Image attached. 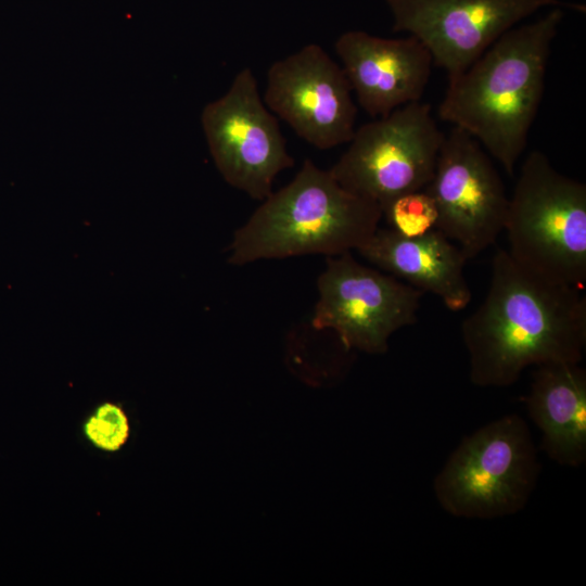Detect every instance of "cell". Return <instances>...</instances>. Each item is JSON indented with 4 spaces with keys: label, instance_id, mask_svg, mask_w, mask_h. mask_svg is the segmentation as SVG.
Instances as JSON below:
<instances>
[{
    "label": "cell",
    "instance_id": "6da1fadb",
    "mask_svg": "<svg viewBox=\"0 0 586 586\" xmlns=\"http://www.w3.org/2000/svg\"><path fill=\"white\" fill-rule=\"evenodd\" d=\"M488 291L461 323L470 381L505 387L530 366L579 364L586 346V297L518 264L498 249Z\"/></svg>",
    "mask_w": 586,
    "mask_h": 586
},
{
    "label": "cell",
    "instance_id": "7a4b0ae2",
    "mask_svg": "<svg viewBox=\"0 0 586 586\" xmlns=\"http://www.w3.org/2000/svg\"><path fill=\"white\" fill-rule=\"evenodd\" d=\"M552 8L501 35L466 71L448 78L438 117L472 136L510 176L545 89L551 44L563 18Z\"/></svg>",
    "mask_w": 586,
    "mask_h": 586
},
{
    "label": "cell",
    "instance_id": "3957f363",
    "mask_svg": "<svg viewBox=\"0 0 586 586\" xmlns=\"http://www.w3.org/2000/svg\"><path fill=\"white\" fill-rule=\"evenodd\" d=\"M381 218L377 203L346 190L330 169L307 158L294 178L263 200L234 231L228 263L244 266L260 259L357 251Z\"/></svg>",
    "mask_w": 586,
    "mask_h": 586
},
{
    "label": "cell",
    "instance_id": "277c9868",
    "mask_svg": "<svg viewBox=\"0 0 586 586\" xmlns=\"http://www.w3.org/2000/svg\"><path fill=\"white\" fill-rule=\"evenodd\" d=\"M504 231L510 256L551 281L586 280V186L559 173L540 151L524 160Z\"/></svg>",
    "mask_w": 586,
    "mask_h": 586
},
{
    "label": "cell",
    "instance_id": "5b68a950",
    "mask_svg": "<svg viewBox=\"0 0 586 586\" xmlns=\"http://www.w3.org/2000/svg\"><path fill=\"white\" fill-rule=\"evenodd\" d=\"M539 473L530 428L513 413L466 436L436 474L433 491L454 517L502 518L526 506Z\"/></svg>",
    "mask_w": 586,
    "mask_h": 586
},
{
    "label": "cell",
    "instance_id": "8992f818",
    "mask_svg": "<svg viewBox=\"0 0 586 586\" xmlns=\"http://www.w3.org/2000/svg\"><path fill=\"white\" fill-rule=\"evenodd\" d=\"M444 139L431 105L411 102L356 128L330 171L346 190L382 208L429 184Z\"/></svg>",
    "mask_w": 586,
    "mask_h": 586
},
{
    "label": "cell",
    "instance_id": "52a82bcc",
    "mask_svg": "<svg viewBox=\"0 0 586 586\" xmlns=\"http://www.w3.org/2000/svg\"><path fill=\"white\" fill-rule=\"evenodd\" d=\"M311 324L333 330L347 349L384 354L391 336L418 320L423 292L378 269L351 252L327 256L317 279Z\"/></svg>",
    "mask_w": 586,
    "mask_h": 586
},
{
    "label": "cell",
    "instance_id": "ba28073f",
    "mask_svg": "<svg viewBox=\"0 0 586 586\" xmlns=\"http://www.w3.org/2000/svg\"><path fill=\"white\" fill-rule=\"evenodd\" d=\"M201 124L224 180L254 200L269 196L276 177L294 165L250 67L235 74L224 95L205 105Z\"/></svg>",
    "mask_w": 586,
    "mask_h": 586
},
{
    "label": "cell",
    "instance_id": "9c48e42d",
    "mask_svg": "<svg viewBox=\"0 0 586 586\" xmlns=\"http://www.w3.org/2000/svg\"><path fill=\"white\" fill-rule=\"evenodd\" d=\"M438 213L436 228L469 260L504 231L509 196L484 148L453 127L442 143L434 174L424 188Z\"/></svg>",
    "mask_w": 586,
    "mask_h": 586
},
{
    "label": "cell",
    "instance_id": "30bf717a",
    "mask_svg": "<svg viewBox=\"0 0 586 586\" xmlns=\"http://www.w3.org/2000/svg\"><path fill=\"white\" fill-rule=\"evenodd\" d=\"M393 31H406L448 78L461 74L501 35L543 8L585 11L560 0H385Z\"/></svg>",
    "mask_w": 586,
    "mask_h": 586
},
{
    "label": "cell",
    "instance_id": "8fae6325",
    "mask_svg": "<svg viewBox=\"0 0 586 586\" xmlns=\"http://www.w3.org/2000/svg\"><path fill=\"white\" fill-rule=\"evenodd\" d=\"M342 68L316 43L273 62L263 101L308 144L328 150L348 143L357 107Z\"/></svg>",
    "mask_w": 586,
    "mask_h": 586
},
{
    "label": "cell",
    "instance_id": "7c38bea8",
    "mask_svg": "<svg viewBox=\"0 0 586 586\" xmlns=\"http://www.w3.org/2000/svg\"><path fill=\"white\" fill-rule=\"evenodd\" d=\"M334 50L358 104L371 117L421 101L433 61L417 38L392 39L348 30L336 39Z\"/></svg>",
    "mask_w": 586,
    "mask_h": 586
},
{
    "label": "cell",
    "instance_id": "4fadbf2b",
    "mask_svg": "<svg viewBox=\"0 0 586 586\" xmlns=\"http://www.w3.org/2000/svg\"><path fill=\"white\" fill-rule=\"evenodd\" d=\"M357 252L369 263L409 285L436 295L451 311L464 309L472 292L464 276L467 258L437 229L406 237L380 228Z\"/></svg>",
    "mask_w": 586,
    "mask_h": 586
},
{
    "label": "cell",
    "instance_id": "5bb4252c",
    "mask_svg": "<svg viewBox=\"0 0 586 586\" xmlns=\"http://www.w3.org/2000/svg\"><path fill=\"white\" fill-rule=\"evenodd\" d=\"M542 447L555 462L579 467L586 460V371L579 364L537 366L525 397Z\"/></svg>",
    "mask_w": 586,
    "mask_h": 586
},
{
    "label": "cell",
    "instance_id": "9a60e30c",
    "mask_svg": "<svg viewBox=\"0 0 586 586\" xmlns=\"http://www.w3.org/2000/svg\"><path fill=\"white\" fill-rule=\"evenodd\" d=\"M381 212L388 228L406 237L421 235L435 229L438 218L436 204L424 189L392 199Z\"/></svg>",
    "mask_w": 586,
    "mask_h": 586
},
{
    "label": "cell",
    "instance_id": "2e32d148",
    "mask_svg": "<svg viewBox=\"0 0 586 586\" xmlns=\"http://www.w3.org/2000/svg\"><path fill=\"white\" fill-rule=\"evenodd\" d=\"M82 430L93 446L109 453L118 451L129 438L128 417L119 405L111 402L99 405Z\"/></svg>",
    "mask_w": 586,
    "mask_h": 586
}]
</instances>
